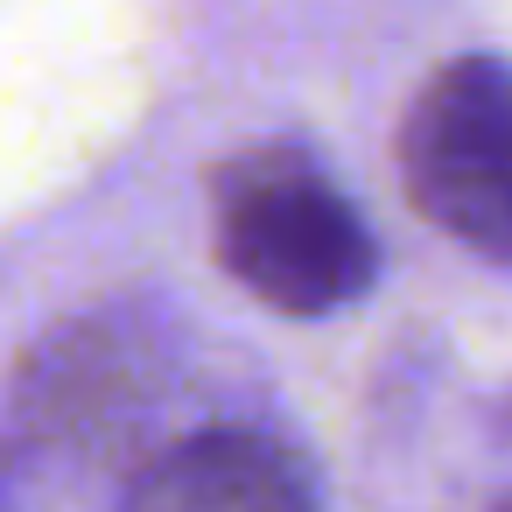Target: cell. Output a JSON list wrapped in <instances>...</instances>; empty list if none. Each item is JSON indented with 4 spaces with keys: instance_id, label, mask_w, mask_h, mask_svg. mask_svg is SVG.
I'll return each instance as SVG.
<instances>
[{
    "instance_id": "1",
    "label": "cell",
    "mask_w": 512,
    "mask_h": 512,
    "mask_svg": "<svg viewBox=\"0 0 512 512\" xmlns=\"http://www.w3.org/2000/svg\"><path fill=\"white\" fill-rule=\"evenodd\" d=\"M211 246L274 316H337L379 281L372 225L295 141H253L211 176Z\"/></svg>"
},
{
    "instance_id": "2",
    "label": "cell",
    "mask_w": 512,
    "mask_h": 512,
    "mask_svg": "<svg viewBox=\"0 0 512 512\" xmlns=\"http://www.w3.org/2000/svg\"><path fill=\"white\" fill-rule=\"evenodd\" d=\"M407 204L456 246L512 267V64H442L400 120Z\"/></svg>"
},
{
    "instance_id": "3",
    "label": "cell",
    "mask_w": 512,
    "mask_h": 512,
    "mask_svg": "<svg viewBox=\"0 0 512 512\" xmlns=\"http://www.w3.org/2000/svg\"><path fill=\"white\" fill-rule=\"evenodd\" d=\"M120 512H316V491L274 435L197 428L134 470Z\"/></svg>"
},
{
    "instance_id": "4",
    "label": "cell",
    "mask_w": 512,
    "mask_h": 512,
    "mask_svg": "<svg viewBox=\"0 0 512 512\" xmlns=\"http://www.w3.org/2000/svg\"><path fill=\"white\" fill-rule=\"evenodd\" d=\"M491 512H512V498H505V505H491Z\"/></svg>"
}]
</instances>
